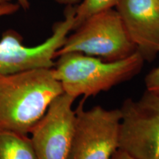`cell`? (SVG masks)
Returning a JSON list of instances; mask_svg holds the SVG:
<instances>
[{
    "label": "cell",
    "mask_w": 159,
    "mask_h": 159,
    "mask_svg": "<svg viewBox=\"0 0 159 159\" xmlns=\"http://www.w3.org/2000/svg\"><path fill=\"white\" fill-rule=\"evenodd\" d=\"M119 150L132 159H159V93L146 89L119 108Z\"/></svg>",
    "instance_id": "cell-5"
},
{
    "label": "cell",
    "mask_w": 159,
    "mask_h": 159,
    "mask_svg": "<svg viewBox=\"0 0 159 159\" xmlns=\"http://www.w3.org/2000/svg\"><path fill=\"white\" fill-rule=\"evenodd\" d=\"M83 100L75 109V129L66 159H111L119 150V108L96 105L85 110Z\"/></svg>",
    "instance_id": "cell-6"
},
{
    "label": "cell",
    "mask_w": 159,
    "mask_h": 159,
    "mask_svg": "<svg viewBox=\"0 0 159 159\" xmlns=\"http://www.w3.org/2000/svg\"><path fill=\"white\" fill-rule=\"evenodd\" d=\"M119 2V0H83L75 8V25L73 30L92 16L116 7Z\"/></svg>",
    "instance_id": "cell-10"
},
{
    "label": "cell",
    "mask_w": 159,
    "mask_h": 159,
    "mask_svg": "<svg viewBox=\"0 0 159 159\" xmlns=\"http://www.w3.org/2000/svg\"><path fill=\"white\" fill-rule=\"evenodd\" d=\"M19 5L11 2L0 5V18L11 15L19 9ZM75 8L69 7L65 19L53 26L52 34L44 42L35 47H27L21 43L22 38L13 30L3 33L0 40V75H10L38 69L55 66V55L73 30Z\"/></svg>",
    "instance_id": "cell-4"
},
{
    "label": "cell",
    "mask_w": 159,
    "mask_h": 159,
    "mask_svg": "<svg viewBox=\"0 0 159 159\" xmlns=\"http://www.w3.org/2000/svg\"><path fill=\"white\" fill-rule=\"evenodd\" d=\"M75 99L59 95L33 128L30 139L37 159H66L74 134Z\"/></svg>",
    "instance_id": "cell-7"
},
{
    "label": "cell",
    "mask_w": 159,
    "mask_h": 159,
    "mask_svg": "<svg viewBox=\"0 0 159 159\" xmlns=\"http://www.w3.org/2000/svg\"><path fill=\"white\" fill-rule=\"evenodd\" d=\"M17 4L20 7H22L23 9L27 10L30 7V2L29 0H16Z\"/></svg>",
    "instance_id": "cell-14"
},
{
    "label": "cell",
    "mask_w": 159,
    "mask_h": 159,
    "mask_svg": "<svg viewBox=\"0 0 159 159\" xmlns=\"http://www.w3.org/2000/svg\"><path fill=\"white\" fill-rule=\"evenodd\" d=\"M57 57L53 73L63 92L85 99L130 80L140 72L144 61L139 51L117 61H106L80 52L65 53Z\"/></svg>",
    "instance_id": "cell-2"
},
{
    "label": "cell",
    "mask_w": 159,
    "mask_h": 159,
    "mask_svg": "<svg viewBox=\"0 0 159 159\" xmlns=\"http://www.w3.org/2000/svg\"><path fill=\"white\" fill-rule=\"evenodd\" d=\"M111 159H132L128 154L121 150H118L115 152Z\"/></svg>",
    "instance_id": "cell-12"
},
{
    "label": "cell",
    "mask_w": 159,
    "mask_h": 159,
    "mask_svg": "<svg viewBox=\"0 0 159 159\" xmlns=\"http://www.w3.org/2000/svg\"><path fill=\"white\" fill-rule=\"evenodd\" d=\"M55 2L61 4V5H66L68 6H71L75 4L78 2L80 0H53Z\"/></svg>",
    "instance_id": "cell-13"
},
{
    "label": "cell",
    "mask_w": 159,
    "mask_h": 159,
    "mask_svg": "<svg viewBox=\"0 0 159 159\" xmlns=\"http://www.w3.org/2000/svg\"><path fill=\"white\" fill-rule=\"evenodd\" d=\"M10 0H0V5H2V4H4V3H6V2H9Z\"/></svg>",
    "instance_id": "cell-15"
},
{
    "label": "cell",
    "mask_w": 159,
    "mask_h": 159,
    "mask_svg": "<svg viewBox=\"0 0 159 159\" xmlns=\"http://www.w3.org/2000/svg\"><path fill=\"white\" fill-rule=\"evenodd\" d=\"M75 30L57 52L55 58L65 53L80 52L106 61H117L138 52L116 10L92 16Z\"/></svg>",
    "instance_id": "cell-3"
},
{
    "label": "cell",
    "mask_w": 159,
    "mask_h": 159,
    "mask_svg": "<svg viewBox=\"0 0 159 159\" xmlns=\"http://www.w3.org/2000/svg\"><path fill=\"white\" fill-rule=\"evenodd\" d=\"M158 2H159V0H158Z\"/></svg>",
    "instance_id": "cell-16"
},
{
    "label": "cell",
    "mask_w": 159,
    "mask_h": 159,
    "mask_svg": "<svg viewBox=\"0 0 159 159\" xmlns=\"http://www.w3.org/2000/svg\"><path fill=\"white\" fill-rule=\"evenodd\" d=\"M144 81L146 89L159 93V65L146 75Z\"/></svg>",
    "instance_id": "cell-11"
},
{
    "label": "cell",
    "mask_w": 159,
    "mask_h": 159,
    "mask_svg": "<svg viewBox=\"0 0 159 159\" xmlns=\"http://www.w3.org/2000/svg\"><path fill=\"white\" fill-rule=\"evenodd\" d=\"M116 7L144 61H152L159 49V2L119 0Z\"/></svg>",
    "instance_id": "cell-8"
},
{
    "label": "cell",
    "mask_w": 159,
    "mask_h": 159,
    "mask_svg": "<svg viewBox=\"0 0 159 159\" xmlns=\"http://www.w3.org/2000/svg\"><path fill=\"white\" fill-rule=\"evenodd\" d=\"M63 93L53 68L0 75V130L27 136Z\"/></svg>",
    "instance_id": "cell-1"
},
{
    "label": "cell",
    "mask_w": 159,
    "mask_h": 159,
    "mask_svg": "<svg viewBox=\"0 0 159 159\" xmlns=\"http://www.w3.org/2000/svg\"><path fill=\"white\" fill-rule=\"evenodd\" d=\"M0 159H37L30 138L0 130Z\"/></svg>",
    "instance_id": "cell-9"
}]
</instances>
